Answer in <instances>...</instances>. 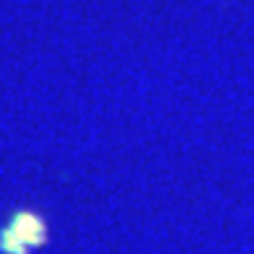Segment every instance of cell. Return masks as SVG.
<instances>
[{
    "mask_svg": "<svg viewBox=\"0 0 254 254\" xmlns=\"http://www.w3.org/2000/svg\"><path fill=\"white\" fill-rule=\"evenodd\" d=\"M50 241V228L42 213L21 207L0 228V254H31Z\"/></svg>",
    "mask_w": 254,
    "mask_h": 254,
    "instance_id": "6da1fadb",
    "label": "cell"
}]
</instances>
